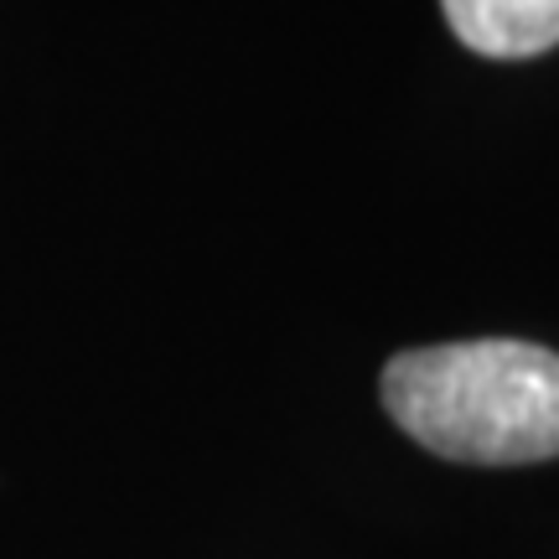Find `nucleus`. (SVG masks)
<instances>
[{
	"mask_svg": "<svg viewBox=\"0 0 559 559\" xmlns=\"http://www.w3.org/2000/svg\"><path fill=\"white\" fill-rule=\"evenodd\" d=\"M383 409L430 456L528 466L559 456V353L519 337L409 347L383 362Z\"/></svg>",
	"mask_w": 559,
	"mask_h": 559,
	"instance_id": "f257e3e1",
	"label": "nucleus"
},
{
	"mask_svg": "<svg viewBox=\"0 0 559 559\" xmlns=\"http://www.w3.org/2000/svg\"><path fill=\"white\" fill-rule=\"evenodd\" d=\"M445 26L481 58L519 62L559 47V0H440Z\"/></svg>",
	"mask_w": 559,
	"mask_h": 559,
	"instance_id": "f03ea898",
	"label": "nucleus"
}]
</instances>
